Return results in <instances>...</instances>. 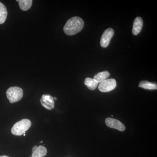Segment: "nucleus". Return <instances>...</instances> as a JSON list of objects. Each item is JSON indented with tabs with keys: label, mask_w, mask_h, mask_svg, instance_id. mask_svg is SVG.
I'll return each instance as SVG.
<instances>
[{
	"label": "nucleus",
	"mask_w": 157,
	"mask_h": 157,
	"mask_svg": "<svg viewBox=\"0 0 157 157\" xmlns=\"http://www.w3.org/2000/svg\"><path fill=\"white\" fill-rule=\"evenodd\" d=\"M6 95L10 103L13 104L21 100L23 92L22 89L18 86H12L7 90Z\"/></svg>",
	"instance_id": "7ed1b4c3"
},
{
	"label": "nucleus",
	"mask_w": 157,
	"mask_h": 157,
	"mask_svg": "<svg viewBox=\"0 0 157 157\" xmlns=\"http://www.w3.org/2000/svg\"><path fill=\"white\" fill-rule=\"evenodd\" d=\"M143 21L142 18L137 17L135 18L133 23L132 33L134 36H137L141 32L143 27Z\"/></svg>",
	"instance_id": "6e6552de"
},
{
	"label": "nucleus",
	"mask_w": 157,
	"mask_h": 157,
	"mask_svg": "<svg viewBox=\"0 0 157 157\" xmlns=\"http://www.w3.org/2000/svg\"><path fill=\"white\" fill-rule=\"evenodd\" d=\"M23 135H24V136H25V134H23Z\"/></svg>",
	"instance_id": "6ab92c4d"
},
{
	"label": "nucleus",
	"mask_w": 157,
	"mask_h": 157,
	"mask_svg": "<svg viewBox=\"0 0 157 157\" xmlns=\"http://www.w3.org/2000/svg\"><path fill=\"white\" fill-rule=\"evenodd\" d=\"M117 86L116 81L113 78H109L104 80L99 86V90L102 92H108L115 88Z\"/></svg>",
	"instance_id": "20e7f679"
},
{
	"label": "nucleus",
	"mask_w": 157,
	"mask_h": 157,
	"mask_svg": "<svg viewBox=\"0 0 157 157\" xmlns=\"http://www.w3.org/2000/svg\"><path fill=\"white\" fill-rule=\"evenodd\" d=\"M0 157H9L8 156L2 155V156H0Z\"/></svg>",
	"instance_id": "dca6fc26"
},
{
	"label": "nucleus",
	"mask_w": 157,
	"mask_h": 157,
	"mask_svg": "<svg viewBox=\"0 0 157 157\" xmlns=\"http://www.w3.org/2000/svg\"><path fill=\"white\" fill-rule=\"evenodd\" d=\"M19 3L20 9L23 11H26L30 9L32 6L33 1L32 0H19L17 1Z\"/></svg>",
	"instance_id": "ddd939ff"
},
{
	"label": "nucleus",
	"mask_w": 157,
	"mask_h": 157,
	"mask_svg": "<svg viewBox=\"0 0 157 157\" xmlns=\"http://www.w3.org/2000/svg\"><path fill=\"white\" fill-rule=\"evenodd\" d=\"M40 102L42 106L48 110H51L54 107V98L49 94L43 95L40 100Z\"/></svg>",
	"instance_id": "0eeeda50"
},
{
	"label": "nucleus",
	"mask_w": 157,
	"mask_h": 157,
	"mask_svg": "<svg viewBox=\"0 0 157 157\" xmlns=\"http://www.w3.org/2000/svg\"><path fill=\"white\" fill-rule=\"evenodd\" d=\"M105 123L107 126L111 128L116 129L121 132H123L125 130L124 125L120 121L115 119L107 118L105 120Z\"/></svg>",
	"instance_id": "423d86ee"
},
{
	"label": "nucleus",
	"mask_w": 157,
	"mask_h": 157,
	"mask_svg": "<svg viewBox=\"0 0 157 157\" xmlns=\"http://www.w3.org/2000/svg\"><path fill=\"white\" fill-rule=\"evenodd\" d=\"M85 84L90 90H94L98 86V83L94 78H86L85 80Z\"/></svg>",
	"instance_id": "4468645a"
},
{
	"label": "nucleus",
	"mask_w": 157,
	"mask_h": 157,
	"mask_svg": "<svg viewBox=\"0 0 157 157\" xmlns=\"http://www.w3.org/2000/svg\"><path fill=\"white\" fill-rule=\"evenodd\" d=\"M47 149L45 147L40 145L37 147L36 151L32 153V157H43L47 154Z\"/></svg>",
	"instance_id": "9b49d317"
},
{
	"label": "nucleus",
	"mask_w": 157,
	"mask_h": 157,
	"mask_svg": "<svg viewBox=\"0 0 157 157\" xmlns=\"http://www.w3.org/2000/svg\"><path fill=\"white\" fill-rule=\"evenodd\" d=\"M84 22L81 17H73L68 20L63 28L65 33L68 36H73L79 33L83 28Z\"/></svg>",
	"instance_id": "f257e3e1"
},
{
	"label": "nucleus",
	"mask_w": 157,
	"mask_h": 157,
	"mask_svg": "<svg viewBox=\"0 0 157 157\" xmlns=\"http://www.w3.org/2000/svg\"><path fill=\"white\" fill-rule=\"evenodd\" d=\"M29 157H32V156H30Z\"/></svg>",
	"instance_id": "aec40b11"
},
{
	"label": "nucleus",
	"mask_w": 157,
	"mask_h": 157,
	"mask_svg": "<svg viewBox=\"0 0 157 157\" xmlns=\"http://www.w3.org/2000/svg\"><path fill=\"white\" fill-rule=\"evenodd\" d=\"M139 87L149 90H157V89L156 83L151 82L146 80L140 81L139 83Z\"/></svg>",
	"instance_id": "9d476101"
},
{
	"label": "nucleus",
	"mask_w": 157,
	"mask_h": 157,
	"mask_svg": "<svg viewBox=\"0 0 157 157\" xmlns=\"http://www.w3.org/2000/svg\"><path fill=\"white\" fill-rule=\"evenodd\" d=\"M8 15V11L5 5L0 2V24L6 21Z\"/></svg>",
	"instance_id": "f8f14e48"
},
{
	"label": "nucleus",
	"mask_w": 157,
	"mask_h": 157,
	"mask_svg": "<svg viewBox=\"0 0 157 157\" xmlns=\"http://www.w3.org/2000/svg\"><path fill=\"white\" fill-rule=\"evenodd\" d=\"M42 142H43V141H41V142H40V143H42Z\"/></svg>",
	"instance_id": "a211bd4d"
},
{
	"label": "nucleus",
	"mask_w": 157,
	"mask_h": 157,
	"mask_svg": "<svg viewBox=\"0 0 157 157\" xmlns=\"http://www.w3.org/2000/svg\"><path fill=\"white\" fill-rule=\"evenodd\" d=\"M37 147H38V146H36H36H34V147L32 148V151H33V152L36 151V150L37 149Z\"/></svg>",
	"instance_id": "2eb2a0df"
},
{
	"label": "nucleus",
	"mask_w": 157,
	"mask_h": 157,
	"mask_svg": "<svg viewBox=\"0 0 157 157\" xmlns=\"http://www.w3.org/2000/svg\"><path fill=\"white\" fill-rule=\"evenodd\" d=\"M54 98V100H55V101H57V98Z\"/></svg>",
	"instance_id": "f3484780"
},
{
	"label": "nucleus",
	"mask_w": 157,
	"mask_h": 157,
	"mask_svg": "<svg viewBox=\"0 0 157 157\" xmlns=\"http://www.w3.org/2000/svg\"><path fill=\"white\" fill-rule=\"evenodd\" d=\"M114 32L113 29L108 28L105 30L101 39V45L103 48H107L109 45L110 40L114 35Z\"/></svg>",
	"instance_id": "39448f33"
},
{
	"label": "nucleus",
	"mask_w": 157,
	"mask_h": 157,
	"mask_svg": "<svg viewBox=\"0 0 157 157\" xmlns=\"http://www.w3.org/2000/svg\"><path fill=\"white\" fill-rule=\"evenodd\" d=\"M32 123L29 120L24 119L16 123L12 128L11 132L13 135L21 136L25 134V132L30 128Z\"/></svg>",
	"instance_id": "f03ea898"
},
{
	"label": "nucleus",
	"mask_w": 157,
	"mask_h": 157,
	"mask_svg": "<svg viewBox=\"0 0 157 157\" xmlns=\"http://www.w3.org/2000/svg\"><path fill=\"white\" fill-rule=\"evenodd\" d=\"M109 75L110 74L109 72L107 71H104L96 74L94 76V78L98 83H101L104 80L107 79L109 77Z\"/></svg>",
	"instance_id": "1a4fd4ad"
}]
</instances>
